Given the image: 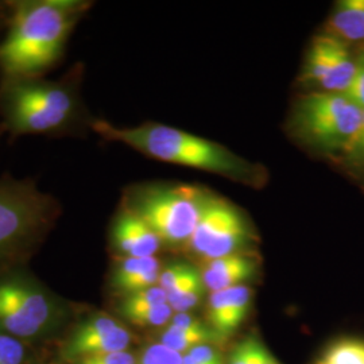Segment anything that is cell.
<instances>
[{"mask_svg": "<svg viewBox=\"0 0 364 364\" xmlns=\"http://www.w3.org/2000/svg\"><path fill=\"white\" fill-rule=\"evenodd\" d=\"M182 364H197L195 360L191 358V356H188V355H183L182 356Z\"/></svg>", "mask_w": 364, "mask_h": 364, "instance_id": "f546056e", "label": "cell"}, {"mask_svg": "<svg viewBox=\"0 0 364 364\" xmlns=\"http://www.w3.org/2000/svg\"><path fill=\"white\" fill-rule=\"evenodd\" d=\"M92 131L107 141L126 144L162 162L204 170L246 183L262 178L259 166L250 164L223 144L162 123L149 122L135 127H117L107 120L96 119Z\"/></svg>", "mask_w": 364, "mask_h": 364, "instance_id": "3957f363", "label": "cell"}, {"mask_svg": "<svg viewBox=\"0 0 364 364\" xmlns=\"http://www.w3.org/2000/svg\"><path fill=\"white\" fill-rule=\"evenodd\" d=\"M164 304H168L166 291L159 285H156L130 296H126L119 305V311L123 317H126L132 313L141 312Z\"/></svg>", "mask_w": 364, "mask_h": 364, "instance_id": "ffe728a7", "label": "cell"}, {"mask_svg": "<svg viewBox=\"0 0 364 364\" xmlns=\"http://www.w3.org/2000/svg\"><path fill=\"white\" fill-rule=\"evenodd\" d=\"M173 309L169 304L158 305L150 309H144L141 312L132 313L124 318L129 320L131 324L138 326H161L170 323L173 317Z\"/></svg>", "mask_w": 364, "mask_h": 364, "instance_id": "44dd1931", "label": "cell"}, {"mask_svg": "<svg viewBox=\"0 0 364 364\" xmlns=\"http://www.w3.org/2000/svg\"><path fill=\"white\" fill-rule=\"evenodd\" d=\"M161 263L156 257L130 258L123 257L117 262L111 274V287L123 297L156 287L159 281Z\"/></svg>", "mask_w": 364, "mask_h": 364, "instance_id": "5bb4252c", "label": "cell"}, {"mask_svg": "<svg viewBox=\"0 0 364 364\" xmlns=\"http://www.w3.org/2000/svg\"><path fill=\"white\" fill-rule=\"evenodd\" d=\"M26 348L19 338L0 333V364H23Z\"/></svg>", "mask_w": 364, "mask_h": 364, "instance_id": "7402d4cb", "label": "cell"}, {"mask_svg": "<svg viewBox=\"0 0 364 364\" xmlns=\"http://www.w3.org/2000/svg\"><path fill=\"white\" fill-rule=\"evenodd\" d=\"M257 263L243 254H231L218 259L205 260L201 277L212 293L245 285L254 277Z\"/></svg>", "mask_w": 364, "mask_h": 364, "instance_id": "4fadbf2b", "label": "cell"}, {"mask_svg": "<svg viewBox=\"0 0 364 364\" xmlns=\"http://www.w3.org/2000/svg\"><path fill=\"white\" fill-rule=\"evenodd\" d=\"M343 95L364 111V53L355 58V70L347 90Z\"/></svg>", "mask_w": 364, "mask_h": 364, "instance_id": "cb8c5ba5", "label": "cell"}, {"mask_svg": "<svg viewBox=\"0 0 364 364\" xmlns=\"http://www.w3.org/2000/svg\"><path fill=\"white\" fill-rule=\"evenodd\" d=\"M205 289L201 272L191 266L181 279L166 291L168 304L176 313L189 312L200 304Z\"/></svg>", "mask_w": 364, "mask_h": 364, "instance_id": "2e32d148", "label": "cell"}, {"mask_svg": "<svg viewBox=\"0 0 364 364\" xmlns=\"http://www.w3.org/2000/svg\"><path fill=\"white\" fill-rule=\"evenodd\" d=\"M355 70V58L341 39L328 33L314 37L306 53L301 81L320 91L343 93Z\"/></svg>", "mask_w": 364, "mask_h": 364, "instance_id": "9c48e42d", "label": "cell"}, {"mask_svg": "<svg viewBox=\"0 0 364 364\" xmlns=\"http://www.w3.org/2000/svg\"><path fill=\"white\" fill-rule=\"evenodd\" d=\"M228 364H281L257 338L248 336L235 346Z\"/></svg>", "mask_w": 364, "mask_h": 364, "instance_id": "ac0fdd59", "label": "cell"}, {"mask_svg": "<svg viewBox=\"0 0 364 364\" xmlns=\"http://www.w3.org/2000/svg\"><path fill=\"white\" fill-rule=\"evenodd\" d=\"M186 355L191 356L197 364H224L220 352L209 344L200 346Z\"/></svg>", "mask_w": 364, "mask_h": 364, "instance_id": "484cf974", "label": "cell"}, {"mask_svg": "<svg viewBox=\"0 0 364 364\" xmlns=\"http://www.w3.org/2000/svg\"><path fill=\"white\" fill-rule=\"evenodd\" d=\"M247 237V223L240 212L225 200L209 196L186 246L205 262L239 252Z\"/></svg>", "mask_w": 364, "mask_h": 364, "instance_id": "ba28073f", "label": "cell"}, {"mask_svg": "<svg viewBox=\"0 0 364 364\" xmlns=\"http://www.w3.org/2000/svg\"><path fill=\"white\" fill-rule=\"evenodd\" d=\"M61 203L31 178L0 177V274L22 259L49 234ZM9 272V270H7Z\"/></svg>", "mask_w": 364, "mask_h": 364, "instance_id": "277c9868", "label": "cell"}, {"mask_svg": "<svg viewBox=\"0 0 364 364\" xmlns=\"http://www.w3.org/2000/svg\"><path fill=\"white\" fill-rule=\"evenodd\" d=\"M111 245L123 257L149 258L156 257L162 246L153 228L136 213L120 207L109 231Z\"/></svg>", "mask_w": 364, "mask_h": 364, "instance_id": "8fae6325", "label": "cell"}, {"mask_svg": "<svg viewBox=\"0 0 364 364\" xmlns=\"http://www.w3.org/2000/svg\"><path fill=\"white\" fill-rule=\"evenodd\" d=\"M169 326H177V328H182V329H203L207 326H204L197 317L189 314V313H176L173 314L171 320H170Z\"/></svg>", "mask_w": 364, "mask_h": 364, "instance_id": "83f0119b", "label": "cell"}, {"mask_svg": "<svg viewBox=\"0 0 364 364\" xmlns=\"http://www.w3.org/2000/svg\"><path fill=\"white\" fill-rule=\"evenodd\" d=\"M252 291L247 285L215 291L209 299L208 318L216 336H231L247 317Z\"/></svg>", "mask_w": 364, "mask_h": 364, "instance_id": "7c38bea8", "label": "cell"}, {"mask_svg": "<svg viewBox=\"0 0 364 364\" xmlns=\"http://www.w3.org/2000/svg\"><path fill=\"white\" fill-rule=\"evenodd\" d=\"M208 198L195 186L151 183L130 189L123 207L144 219L162 245L177 247L191 240Z\"/></svg>", "mask_w": 364, "mask_h": 364, "instance_id": "5b68a950", "label": "cell"}, {"mask_svg": "<svg viewBox=\"0 0 364 364\" xmlns=\"http://www.w3.org/2000/svg\"><path fill=\"white\" fill-rule=\"evenodd\" d=\"M346 153L348 154V156H351V159H353L355 162L364 165V111L359 129L356 131L351 144L348 146Z\"/></svg>", "mask_w": 364, "mask_h": 364, "instance_id": "4316f807", "label": "cell"}, {"mask_svg": "<svg viewBox=\"0 0 364 364\" xmlns=\"http://www.w3.org/2000/svg\"><path fill=\"white\" fill-rule=\"evenodd\" d=\"M92 4L87 0H10L0 41V76L43 77L63 60L68 41Z\"/></svg>", "mask_w": 364, "mask_h": 364, "instance_id": "7a4b0ae2", "label": "cell"}, {"mask_svg": "<svg viewBox=\"0 0 364 364\" xmlns=\"http://www.w3.org/2000/svg\"><path fill=\"white\" fill-rule=\"evenodd\" d=\"M3 134H4V130H3V127H1V126H0V136H1V135H3Z\"/></svg>", "mask_w": 364, "mask_h": 364, "instance_id": "4dcf8cb0", "label": "cell"}, {"mask_svg": "<svg viewBox=\"0 0 364 364\" xmlns=\"http://www.w3.org/2000/svg\"><path fill=\"white\" fill-rule=\"evenodd\" d=\"M75 364H136V359L129 351L112 352L88 356L80 359Z\"/></svg>", "mask_w": 364, "mask_h": 364, "instance_id": "d4e9b609", "label": "cell"}, {"mask_svg": "<svg viewBox=\"0 0 364 364\" xmlns=\"http://www.w3.org/2000/svg\"><path fill=\"white\" fill-rule=\"evenodd\" d=\"M130 343V332L126 326L108 314L96 313L85 318L69 336L61 355L76 363L88 356L127 351Z\"/></svg>", "mask_w": 364, "mask_h": 364, "instance_id": "30bf717a", "label": "cell"}, {"mask_svg": "<svg viewBox=\"0 0 364 364\" xmlns=\"http://www.w3.org/2000/svg\"><path fill=\"white\" fill-rule=\"evenodd\" d=\"M317 364H364V340H338L323 353Z\"/></svg>", "mask_w": 364, "mask_h": 364, "instance_id": "d6986e66", "label": "cell"}, {"mask_svg": "<svg viewBox=\"0 0 364 364\" xmlns=\"http://www.w3.org/2000/svg\"><path fill=\"white\" fill-rule=\"evenodd\" d=\"M343 42L364 41V0H341L331 14L326 31Z\"/></svg>", "mask_w": 364, "mask_h": 364, "instance_id": "9a60e30c", "label": "cell"}, {"mask_svg": "<svg viewBox=\"0 0 364 364\" xmlns=\"http://www.w3.org/2000/svg\"><path fill=\"white\" fill-rule=\"evenodd\" d=\"M210 340H213V331L209 329L208 326L193 331L169 326L161 335L159 343L183 356L200 346L209 344Z\"/></svg>", "mask_w": 364, "mask_h": 364, "instance_id": "e0dca14e", "label": "cell"}, {"mask_svg": "<svg viewBox=\"0 0 364 364\" xmlns=\"http://www.w3.org/2000/svg\"><path fill=\"white\" fill-rule=\"evenodd\" d=\"M9 16H10V0L0 1V41L6 33Z\"/></svg>", "mask_w": 364, "mask_h": 364, "instance_id": "f1b7e54d", "label": "cell"}, {"mask_svg": "<svg viewBox=\"0 0 364 364\" xmlns=\"http://www.w3.org/2000/svg\"><path fill=\"white\" fill-rule=\"evenodd\" d=\"M363 111L343 93L311 92L294 105L293 126L308 144L326 151L347 150Z\"/></svg>", "mask_w": 364, "mask_h": 364, "instance_id": "8992f818", "label": "cell"}, {"mask_svg": "<svg viewBox=\"0 0 364 364\" xmlns=\"http://www.w3.org/2000/svg\"><path fill=\"white\" fill-rule=\"evenodd\" d=\"M84 68L63 77L0 76V126L13 136H84L96 117L82 100Z\"/></svg>", "mask_w": 364, "mask_h": 364, "instance_id": "6da1fadb", "label": "cell"}, {"mask_svg": "<svg viewBox=\"0 0 364 364\" xmlns=\"http://www.w3.org/2000/svg\"><path fill=\"white\" fill-rule=\"evenodd\" d=\"M136 364H182V355L156 343L142 352Z\"/></svg>", "mask_w": 364, "mask_h": 364, "instance_id": "603a6c76", "label": "cell"}, {"mask_svg": "<svg viewBox=\"0 0 364 364\" xmlns=\"http://www.w3.org/2000/svg\"><path fill=\"white\" fill-rule=\"evenodd\" d=\"M58 313L57 299L31 277L18 270L0 274V329L7 335L37 336Z\"/></svg>", "mask_w": 364, "mask_h": 364, "instance_id": "52a82bcc", "label": "cell"}]
</instances>
